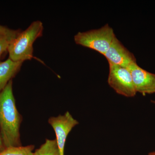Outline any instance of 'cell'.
I'll list each match as a JSON object with an SVG mask.
<instances>
[{
  "instance_id": "7c38bea8",
  "label": "cell",
  "mask_w": 155,
  "mask_h": 155,
  "mask_svg": "<svg viewBox=\"0 0 155 155\" xmlns=\"http://www.w3.org/2000/svg\"><path fill=\"white\" fill-rule=\"evenodd\" d=\"M20 31H21L20 30H13L5 26L0 25V34L5 35L14 39L17 36Z\"/></svg>"
},
{
  "instance_id": "3957f363",
  "label": "cell",
  "mask_w": 155,
  "mask_h": 155,
  "mask_svg": "<svg viewBox=\"0 0 155 155\" xmlns=\"http://www.w3.org/2000/svg\"><path fill=\"white\" fill-rule=\"evenodd\" d=\"M116 37L114 29L108 24L98 29L78 32L74 36L76 44L97 51L104 55Z\"/></svg>"
},
{
  "instance_id": "277c9868",
  "label": "cell",
  "mask_w": 155,
  "mask_h": 155,
  "mask_svg": "<svg viewBox=\"0 0 155 155\" xmlns=\"http://www.w3.org/2000/svg\"><path fill=\"white\" fill-rule=\"evenodd\" d=\"M108 84L118 94L127 97L136 94L132 76L127 68L109 63Z\"/></svg>"
},
{
  "instance_id": "8fae6325",
  "label": "cell",
  "mask_w": 155,
  "mask_h": 155,
  "mask_svg": "<svg viewBox=\"0 0 155 155\" xmlns=\"http://www.w3.org/2000/svg\"><path fill=\"white\" fill-rule=\"evenodd\" d=\"M14 39L10 37L0 34V58L4 53L8 51L9 45Z\"/></svg>"
},
{
  "instance_id": "8992f818",
  "label": "cell",
  "mask_w": 155,
  "mask_h": 155,
  "mask_svg": "<svg viewBox=\"0 0 155 155\" xmlns=\"http://www.w3.org/2000/svg\"><path fill=\"white\" fill-rule=\"evenodd\" d=\"M127 69L130 71L136 91L143 96L155 93V74L148 72L133 63Z\"/></svg>"
},
{
  "instance_id": "30bf717a",
  "label": "cell",
  "mask_w": 155,
  "mask_h": 155,
  "mask_svg": "<svg viewBox=\"0 0 155 155\" xmlns=\"http://www.w3.org/2000/svg\"><path fill=\"white\" fill-rule=\"evenodd\" d=\"M35 146L30 145L25 147H10L0 153V155H34Z\"/></svg>"
},
{
  "instance_id": "4fadbf2b",
  "label": "cell",
  "mask_w": 155,
  "mask_h": 155,
  "mask_svg": "<svg viewBox=\"0 0 155 155\" xmlns=\"http://www.w3.org/2000/svg\"><path fill=\"white\" fill-rule=\"evenodd\" d=\"M6 147H5V145L4 144L2 139L1 134H0V153L2 152L3 151H4Z\"/></svg>"
},
{
  "instance_id": "7a4b0ae2",
  "label": "cell",
  "mask_w": 155,
  "mask_h": 155,
  "mask_svg": "<svg viewBox=\"0 0 155 155\" xmlns=\"http://www.w3.org/2000/svg\"><path fill=\"white\" fill-rule=\"evenodd\" d=\"M44 26L39 20L31 25L11 41L8 48L9 58L15 61L31 60L33 57V44L43 35Z\"/></svg>"
},
{
  "instance_id": "52a82bcc",
  "label": "cell",
  "mask_w": 155,
  "mask_h": 155,
  "mask_svg": "<svg viewBox=\"0 0 155 155\" xmlns=\"http://www.w3.org/2000/svg\"><path fill=\"white\" fill-rule=\"evenodd\" d=\"M104 55L108 63L126 68L133 63H137L133 53L125 48L116 37Z\"/></svg>"
},
{
  "instance_id": "5b68a950",
  "label": "cell",
  "mask_w": 155,
  "mask_h": 155,
  "mask_svg": "<svg viewBox=\"0 0 155 155\" xmlns=\"http://www.w3.org/2000/svg\"><path fill=\"white\" fill-rule=\"evenodd\" d=\"M54 129L56 136V141L59 148L60 155H64V148L68 134L73 127L79 124L69 112L64 115L51 117L48 120Z\"/></svg>"
},
{
  "instance_id": "5bb4252c",
  "label": "cell",
  "mask_w": 155,
  "mask_h": 155,
  "mask_svg": "<svg viewBox=\"0 0 155 155\" xmlns=\"http://www.w3.org/2000/svg\"><path fill=\"white\" fill-rule=\"evenodd\" d=\"M148 155H155V152H152L150 153Z\"/></svg>"
},
{
  "instance_id": "6da1fadb",
  "label": "cell",
  "mask_w": 155,
  "mask_h": 155,
  "mask_svg": "<svg viewBox=\"0 0 155 155\" xmlns=\"http://www.w3.org/2000/svg\"><path fill=\"white\" fill-rule=\"evenodd\" d=\"M22 116L17 110L10 81L0 92V134L5 147L22 146L20 125Z\"/></svg>"
},
{
  "instance_id": "9c48e42d",
  "label": "cell",
  "mask_w": 155,
  "mask_h": 155,
  "mask_svg": "<svg viewBox=\"0 0 155 155\" xmlns=\"http://www.w3.org/2000/svg\"><path fill=\"white\" fill-rule=\"evenodd\" d=\"M33 155H60L56 140H46L45 143L35 150Z\"/></svg>"
},
{
  "instance_id": "ba28073f",
  "label": "cell",
  "mask_w": 155,
  "mask_h": 155,
  "mask_svg": "<svg viewBox=\"0 0 155 155\" xmlns=\"http://www.w3.org/2000/svg\"><path fill=\"white\" fill-rule=\"evenodd\" d=\"M23 63L13 61L10 58L3 62L0 61V92L19 72Z\"/></svg>"
},
{
  "instance_id": "9a60e30c",
  "label": "cell",
  "mask_w": 155,
  "mask_h": 155,
  "mask_svg": "<svg viewBox=\"0 0 155 155\" xmlns=\"http://www.w3.org/2000/svg\"><path fill=\"white\" fill-rule=\"evenodd\" d=\"M151 102L155 104V101H151Z\"/></svg>"
}]
</instances>
